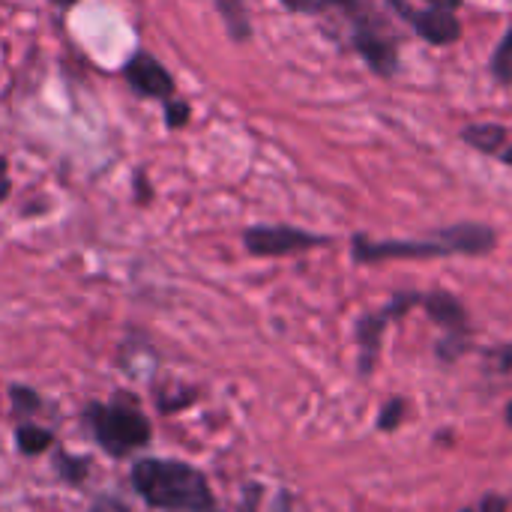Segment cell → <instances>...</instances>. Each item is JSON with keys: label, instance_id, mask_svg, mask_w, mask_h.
<instances>
[{"label": "cell", "instance_id": "obj_11", "mask_svg": "<svg viewBox=\"0 0 512 512\" xmlns=\"http://www.w3.org/2000/svg\"><path fill=\"white\" fill-rule=\"evenodd\" d=\"M216 6H219L231 36L234 39H249V15H246L243 3L240 0H216Z\"/></svg>", "mask_w": 512, "mask_h": 512}, {"label": "cell", "instance_id": "obj_16", "mask_svg": "<svg viewBox=\"0 0 512 512\" xmlns=\"http://www.w3.org/2000/svg\"><path fill=\"white\" fill-rule=\"evenodd\" d=\"M165 114H168V123H171V126H183L186 117H189V105L171 102V99H168V111H165Z\"/></svg>", "mask_w": 512, "mask_h": 512}, {"label": "cell", "instance_id": "obj_15", "mask_svg": "<svg viewBox=\"0 0 512 512\" xmlns=\"http://www.w3.org/2000/svg\"><path fill=\"white\" fill-rule=\"evenodd\" d=\"M402 411H405V405H402L399 399L387 402V408L381 411V429H384V432L396 429V426H399V417H402Z\"/></svg>", "mask_w": 512, "mask_h": 512}, {"label": "cell", "instance_id": "obj_6", "mask_svg": "<svg viewBox=\"0 0 512 512\" xmlns=\"http://www.w3.org/2000/svg\"><path fill=\"white\" fill-rule=\"evenodd\" d=\"M126 81H129L141 96H150V99H171V90H174L171 75H168L150 54H138V57L129 60V66H126Z\"/></svg>", "mask_w": 512, "mask_h": 512}, {"label": "cell", "instance_id": "obj_12", "mask_svg": "<svg viewBox=\"0 0 512 512\" xmlns=\"http://www.w3.org/2000/svg\"><path fill=\"white\" fill-rule=\"evenodd\" d=\"M48 444H51V432L36 429V426H21L18 429V447H21V453L33 456V453L48 450Z\"/></svg>", "mask_w": 512, "mask_h": 512}, {"label": "cell", "instance_id": "obj_7", "mask_svg": "<svg viewBox=\"0 0 512 512\" xmlns=\"http://www.w3.org/2000/svg\"><path fill=\"white\" fill-rule=\"evenodd\" d=\"M429 42H438V45H447V42H456L459 33H462V24L456 21L453 9L447 6H429V9H420L408 18Z\"/></svg>", "mask_w": 512, "mask_h": 512}, {"label": "cell", "instance_id": "obj_10", "mask_svg": "<svg viewBox=\"0 0 512 512\" xmlns=\"http://www.w3.org/2000/svg\"><path fill=\"white\" fill-rule=\"evenodd\" d=\"M504 129L501 126H492V123H486V126H468L465 129V141L471 144V147H477V150H483V153H495L501 144H504Z\"/></svg>", "mask_w": 512, "mask_h": 512}, {"label": "cell", "instance_id": "obj_2", "mask_svg": "<svg viewBox=\"0 0 512 512\" xmlns=\"http://www.w3.org/2000/svg\"><path fill=\"white\" fill-rule=\"evenodd\" d=\"M87 417L93 435L111 456H126L150 441V423L129 402L93 405Z\"/></svg>", "mask_w": 512, "mask_h": 512}, {"label": "cell", "instance_id": "obj_21", "mask_svg": "<svg viewBox=\"0 0 512 512\" xmlns=\"http://www.w3.org/2000/svg\"><path fill=\"white\" fill-rule=\"evenodd\" d=\"M51 3H57V6H72L75 0H51Z\"/></svg>", "mask_w": 512, "mask_h": 512}, {"label": "cell", "instance_id": "obj_22", "mask_svg": "<svg viewBox=\"0 0 512 512\" xmlns=\"http://www.w3.org/2000/svg\"><path fill=\"white\" fill-rule=\"evenodd\" d=\"M504 162H507V165H512V147L507 150V153H504Z\"/></svg>", "mask_w": 512, "mask_h": 512}, {"label": "cell", "instance_id": "obj_3", "mask_svg": "<svg viewBox=\"0 0 512 512\" xmlns=\"http://www.w3.org/2000/svg\"><path fill=\"white\" fill-rule=\"evenodd\" d=\"M438 255H453L441 234L435 240H393V243H369L366 237L354 240V258L363 264L387 261V258H438Z\"/></svg>", "mask_w": 512, "mask_h": 512}, {"label": "cell", "instance_id": "obj_4", "mask_svg": "<svg viewBox=\"0 0 512 512\" xmlns=\"http://www.w3.org/2000/svg\"><path fill=\"white\" fill-rule=\"evenodd\" d=\"M354 48L366 57V63L378 72V75H393L396 72V48L393 42L381 33V27L366 18V15H357L354 18Z\"/></svg>", "mask_w": 512, "mask_h": 512}, {"label": "cell", "instance_id": "obj_14", "mask_svg": "<svg viewBox=\"0 0 512 512\" xmlns=\"http://www.w3.org/2000/svg\"><path fill=\"white\" fill-rule=\"evenodd\" d=\"M288 9L294 12H324V9H333V6H342V9H354L357 3L354 0H282Z\"/></svg>", "mask_w": 512, "mask_h": 512}, {"label": "cell", "instance_id": "obj_23", "mask_svg": "<svg viewBox=\"0 0 512 512\" xmlns=\"http://www.w3.org/2000/svg\"><path fill=\"white\" fill-rule=\"evenodd\" d=\"M507 417H510V423H512V405H510V411H507Z\"/></svg>", "mask_w": 512, "mask_h": 512}, {"label": "cell", "instance_id": "obj_9", "mask_svg": "<svg viewBox=\"0 0 512 512\" xmlns=\"http://www.w3.org/2000/svg\"><path fill=\"white\" fill-rule=\"evenodd\" d=\"M423 306H426V312L450 333V336H465V330H468V312H465V306L456 300V297H450V294H429V297H423L420 300Z\"/></svg>", "mask_w": 512, "mask_h": 512}, {"label": "cell", "instance_id": "obj_13", "mask_svg": "<svg viewBox=\"0 0 512 512\" xmlns=\"http://www.w3.org/2000/svg\"><path fill=\"white\" fill-rule=\"evenodd\" d=\"M492 72L501 84H512V30L492 57Z\"/></svg>", "mask_w": 512, "mask_h": 512}, {"label": "cell", "instance_id": "obj_5", "mask_svg": "<svg viewBox=\"0 0 512 512\" xmlns=\"http://www.w3.org/2000/svg\"><path fill=\"white\" fill-rule=\"evenodd\" d=\"M321 243H327V240L297 231V228H252V231H246V246L255 255H288V252L312 249Z\"/></svg>", "mask_w": 512, "mask_h": 512}, {"label": "cell", "instance_id": "obj_18", "mask_svg": "<svg viewBox=\"0 0 512 512\" xmlns=\"http://www.w3.org/2000/svg\"><path fill=\"white\" fill-rule=\"evenodd\" d=\"M495 357H498V369H501V372H510V369H512V345L501 348V351H498Z\"/></svg>", "mask_w": 512, "mask_h": 512}, {"label": "cell", "instance_id": "obj_19", "mask_svg": "<svg viewBox=\"0 0 512 512\" xmlns=\"http://www.w3.org/2000/svg\"><path fill=\"white\" fill-rule=\"evenodd\" d=\"M6 192H9V177H6V162L0 156V201L6 198Z\"/></svg>", "mask_w": 512, "mask_h": 512}, {"label": "cell", "instance_id": "obj_17", "mask_svg": "<svg viewBox=\"0 0 512 512\" xmlns=\"http://www.w3.org/2000/svg\"><path fill=\"white\" fill-rule=\"evenodd\" d=\"M462 512H507V498H501V495H489L480 507H474V510H462Z\"/></svg>", "mask_w": 512, "mask_h": 512}, {"label": "cell", "instance_id": "obj_20", "mask_svg": "<svg viewBox=\"0 0 512 512\" xmlns=\"http://www.w3.org/2000/svg\"><path fill=\"white\" fill-rule=\"evenodd\" d=\"M255 501H258V489H249V501H246V512H255Z\"/></svg>", "mask_w": 512, "mask_h": 512}, {"label": "cell", "instance_id": "obj_8", "mask_svg": "<svg viewBox=\"0 0 512 512\" xmlns=\"http://www.w3.org/2000/svg\"><path fill=\"white\" fill-rule=\"evenodd\" d=\"M453 255H483L495 246V231L486 225H456L441 231Z\"/></svg>", "mask_w": 512, "mask_h": 512}, {"label": "cell", "instance_id": "obj_1", "mask_svg": "<svg viewBox=\"0 0 512 512\" xmlns=\"http://www.w3.org/2000/svg\"><path fill=\"white\" fill-rule=\"evenodd\" d=\"M132 486L156 510L216 512L204 474L183 462L144 459L132 468Z\"/></svg>", "mask_w": 512, "mask_h": 512}]
</instances>
